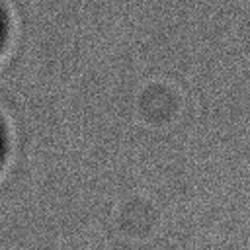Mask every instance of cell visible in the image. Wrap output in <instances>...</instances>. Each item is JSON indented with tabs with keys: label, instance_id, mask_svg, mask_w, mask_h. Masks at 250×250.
<instances>
[{
	"label": "cell",
	"instance_id": "obj_1",
	"mask_svg": "<svg viewBox=\"0 0 250 250\" xmlns=\"http://www.w3.org/2000/svg\"><path fill=\"white\" fill-rule=\"evenodd\" d=\"M0 156H2V139H0Z\"/></svg>",
	"mask_w": 250,
	"mask_h": 250
},
{
	"label": "cell",
	"instance_id": "obj_2",
	"mask_svg": "<svg viewBox=\"0 0 250 250\" xmlns=\"http://www.w3.org/2000/svg\"><path fill=\"white\" fill-rule=\"evenodd\" d=\"M0 39H2V21H0Z\"/></svg>",
	"mask_w": 250,
	"mask_h": 250
}]
</instances>
